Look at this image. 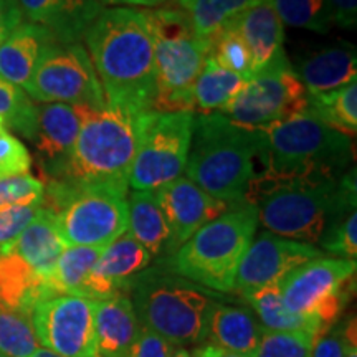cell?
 <instances>
[{"mask_svg": "<svg viewBox=\"0 0 357 357\" xmlns=\"http://www.w3.org/2000/svg\"><path fill=\"white\" fill-rule=\"evenodd\" d=\"M255 207L266 231L316 247L334 222L356 208V169L339 178L278 185Z\"/></svg>", "mask_w": 357, "mask_h": 357, "instance_id": "cell-5", "label": "cell"}, {"mask_svg": "<svg viewBox=\"0 0 357 357\" xmlns=\"http://www.w3.org/2000/svg\"><path fill=\"white\" fill-rule=\"evenodd\" d=\"M344 357H357V346H356V342H351V344L347 346Z\"/></svg>", "mask_w": 357, "mask_h": 357, "instance_id": "cell-50", "label": "cell"}, {"mask_svg": "<svg viewBox=\"0 0 357 357\" xmlns=\"http://www.w3.org/2000/svg\"><path fill=\"white\" fill-rule=\"evenodd\" d=\"M153 37L155 111H192V91L211 53V42L195 33L187 12L144 10Z\"/></svg>", "mask_w": 357, "mask_h": 357, "instance_id": "cell-8", "label": "cell"}, {"mask_svg": "<svg viewBox=\"0 0 357 357\" xmlns=\"http://www.w3.org/2000/svg\"><path fill=\"white\" fill-rule=\"evenodd\" d=\"M128 192L106 185L48 181L43 207L66 247H108L128 230Z\"/></svg>", "mask_w": 357, "mask_h": 357, "instance_id": "cell-9", "label": "cell"}, {"mask_svg": "<svg viewBox=\"0 0 357 357\" xmlns=\"http://www.w3.org/2000/svg\"><path fill=\"white\" fill-rule=\"evenodd\" d=\"M43 190L45 185L30 174L12 178H0V207L42 204Z\"/></svg>", "mask_w": 357, "mask_h": 357, "instance_id": "cell-40", "label": "cell"}, {"mask_svg": "<svg viewBox=\"0 0 357 357\" xmlns=\"http://www.w3.org/2000/svg\"><path fill=\"white\" fill-rule=\"evenodd\" d=\"M314 337L307 331H263L253 357H311Z\"/></svg>", "mask_w": 357, "mask_h": 357, "instance_id": "cell-37", "label": "cell"}, {"mask_svg": "<svg viewBox=\"0 0 357 357\" xmlns=\"http://www.w3.org/2000/svg\"><path fill=\"white\" fill-rule=\"evenodd\" d=\"M230 25L247 43L252 55L253 73L265 68L284 53L283 22L280 20L271 0H258L240 13Z\"/></svg>", "mask_w": 357, "mask_h": 357, "instance_id": "cell-23", "label": "cell"}, {"mask_svg": "<svg viewBox=\"0 0 357 357\" xmlns=\"http://www.w3.org/2000/svg\"><path fill=\"white\" fill-rule=\"evenodd\" d=\"M65 248L66 245L58 234L53 213L42 207L8 252L17 253L26 265L50 283V276Z\"/></svg>", "mask_w": 357, "mask_h": 357, "instance_id": "cell-27", "label": "cell"}, {"mask_svg": "<svg viewBox=\"0 0 357 357\" xmlns=\"http://www.w3.org/2000/svg\"><path fill=\"white\" fill-rule=\"evenodd\" d=\"M194 118L192 111H151L128 185L134 190H158L184 174Z\"/></svg>", "mask_w": 357, "mask_h": 357, "instance_id": "cell-11", "label": "cell"}, {"mask_svg": "<svg viewBox=\"0 0 357 357\" xmlns=\"http://www.w3.org/2000/svg\"><path fill=\"white\" fill-rule=\"evenodd\" d=\"M32 158L24 142L10 132L0 134V178H12L29 174Z\"/></svg>", "mask_w": 357, "mask_h": 357, "instance_id": "cell-41", "label": "cell"}, {"mask_svg": "<svg viewBox=\"0 0 357 357\" xmlns=\"http://www.w3.org/2000/svg\"><path fill=\"white\" fill-rule=\"evenodd\" d=\"M242 298L258 316V321L265 331H307L314 334L323 331L318 323L298 318L284 307L283 300H281L280 284L255 289V291L243 294Z\"/></svg>", "mask_w": 357, "mask_h": 357, "instance_id": "cell-29", "label": "cell"}, {"mask_svg": "<svg viewBox=\"0 0 357 357\" xmlns=\"http://www.w3.org/2000/svg\"><path fill=\"white\" fill-rule=\"evenodd\" d=\"M56 296L40 276L13 252L0 253V307L30 316L40 301Z\"/></svg>", "mask_w": 357, "mask_h": 357, "instance_id": "cell-25", "label": "cell"}, {"mask_svg": "<svg viewBox=\"0 0 357 357\" xmlns=\"http://www.w3.org/2000/svg\"><path fill=\"white\" fill-rule=\"evenodd\" d=\"M106 247H66L58 258L50 276V287L56 294L83 296L84 284L93 266ZM84 298V296H83Z\"/></svg>", "mask_w": 357, "mask_h": 357, "instance_id": "cell-30", "label": "cell"}, {"mask_svg": "<svg viewBox=\"0 0 357 357\" xmlns=\"http://www.w3.org/2000/svg\"><path fill=\"white\" fill-rule=\"evenodd\" d=\"M128 234L151 257L171 255V234L154 190H132L128 199Z\"/></svg>", "mask_w": 357, "mask_h": 357, "instance_id": "cell-26", "label": "cell"}, {"mask_svg": "<svg viewBox=\"0 0 357 357\" xmlns=\"http://www.w3.org/2000/svg\"><path fill=\"white\" fill-rule=\"evenodd\" d=\"M153 257L128 231L102 250L84 284V298L105 300L116 293H126L131 281L149 268Z\"/></svg>", "mask_w": 357, "mask_h": 357, "instance_id": "cell-17", "label": "cell"}, {"mask_svg": "<svg viewBox=\"0 0 357 357\" xmlns=\"http://www.w3.org/2000/svg\"><path fill=\"white\" fill-rule=\"evenodd\" d=\"M83 40L106 102L154 109V48L144 12L102 8Z\"/></svg>", "mask_w": 357, "mask_h": 357, "instance_id": "cell-2", "label": "cell"}, {"mask_svg": "<svg viewBox=\"0 0 357 357\" xmlns=\"http://www.w3.org/2000/svg\"><path fill=\"white\" fill-rule=\"evenodd\" d=\"M82 106L47 102L37 106V129L33 142L42 171L52 178L63 167L82 128Z\"/></svg>", "mask_w": 357, "mask_h": 357, "instance_id": "cell-18", "label": "cell"}, {"mask_svg": "<svg viewBox=\"0 0 357 357\" xmlns=\"http://www.w3.org/2000/svg\"><path fill=\"white\" fill-rule=\"evenodd\" d=\"M151 111L121 102H106L101 109L82 106L77 142L63 167L48 181L128 192L129 171Z\"/></svg>", "mask_w": 357, "mask_h": 357, "instance_id": "cell-4", "label": "cell"}, {"mask_svg": "<svg viewBox=\"0 0 357 357\" xmlns=\"http://www.w3.org/2000/svg\"><path fill=\"white\" fill-rule=\"evenodd\" d=\"M192 2H194V0H177V3L182 7V10H184V12L189 10V7L192 6Z\"/></svg>", "mask_w": 357, "mask_h": 357, "instance_id": "cell-51", "label": "cell"}, {"mask_svg": "<svg viewBox=\"0 0 357 357\" xmlns=\"http://www.w3.org/2000/svg\"><path fill=\"white\" fill-rule=\"evenodd\" d=\"M38 347L30 316L0 307V354L30 357Z\"/></svg>", "mask_w": 357, "mask_h": 357, "instance_id": "cell-35", "label": "cell"}, {"mask_svg": "<svg viewBox=\"0 0 357 357\" xmlns=\"http://www.w3.org/2000/svg\"><path fill=\"white\" fill-rule=\"evenodd\" d=\"M321 250L333 253L336 258L356 260L357 255V212H347L329 227L319 242Z\"/></svg>", "mask_w": 357, "mask_h": 357, "instance_id": "cell-38", "label": "cell"}, {"mask_svg": "<svg viewBox=\"0 0 357 357\" xmlns=\"http://www.w3.org/2000/svg\"><path fill=\"white\" fill-rule=\"evenodd\" d=\"M102 7L106 6H129V7H159L169 2V0H96Z\"/></svg>", "mask_w": 357, "mask_h": 357, "instance_id": "cell-46", "label": "cell"}, {"mask_svg": "<svg viewBox=\"0 0 357 357\" xmlns=\"http://www.w3.org/2000/svg\"><path fill=\"white\" fill-rule=\"evenodd\" d=\"M257 229L255 205L230 207L195 231L172 255L164 258L159 266L213 293H231L240 261Z\"/></svg>", "mask_w": 357, "mask_h": 357, "instance_id": "cell-6", "label": "cell"}, {"mask_svg": "<svg viewBox=\"0 0 357 357\" xmlns=\"http://www.w3.org/2000/svg\"><path fill=\"white\" fill-rule=\"evenodd\" d=\"M95 305L73 294L40 301L30 314L38 344L61 357H98Z\"/></svg>", "mask_w": 357, "mask_h": 357, "instance_id": "cell-14", "label": "cell"}, {"mask_svg": "<svg viewBox=\"0 0 357 357\" xmlns=\"http://www.w3.org/2000/svg\"><path fill=\"white\" fill-rule=\"evenodd\" d=\"M356 260L319 257L293 270L280 283L281 300L298 318L314 321L328 329L351 300Z\"/></svg>", "mask_w": 357, "mask_h": 357, "instance_id": "cell-10", "label": "cell"}, {"mask_svg": "<svg viewBox=\"0 0 357 357\" xmlns=\"http://www.w3.org/2000/svg\"><path fill=\"white\" fill-rule=\"evenodd\" d=\"M154 192L171 234V255L195 231L230 208V205L213 199L185 176Z\"/></svg>", "mask_w": 357, "mask_h": 357, "instance_id": "cell-16", "label": "cell"}, {"mask_svg": "<svg viewBox=\"0 0 357 357\" xmlns=\"http://www.w3.org/2000/svg\"><path fill=\"white\" fill-rule=\"evenodd\" d=\"M32 24L47 26L58 43H75L102 8L96 0H17Z\"/></svg>", "mask_w": 357, "mask_h": 357, "instance_id": "cell-21", "label": "cell"}, {"mask_svg": "<svg viewBox=\"0 0 357 357\" xmlns=\"http://www.w3.org/2000/svg\"><path fill=\"white\" fill-rule=\"evenodd\" d=\"M55 43L56 38L47 26L22 22L0 43V77L25 89L42 56Z\"/></svg>", "mask_w": 357, "mask_h": 357, "instance_id": "cell-20", "label": "cell"}, {"mask_svg": "<svg viewBox=\"0 0 357 357\" xmlns=\"http://www.w3.org/2000/svg\"><path fill=\"white\" fill-rule=\"evenodd\" d=\"M294 71L307 95L334 91L357 79L356 47L346 42L323 47L303 56Z\"/></svg>", "mask_w": 357, "mask_h": 357, "instance_id": "cell-22", "label": "cell"}, {"mask_svg": "<svg viewBox=\"0 0 357 357\" xmlns=\"http://www.w3.org/2000/svg\"><path fill=\"white\" fill-rule=\"evenodd\" d=\"M6 131H7V128H6V121H3V119L0 118V134L6 132Z\"/></svg>", "mask_w": 357, "mask_h": 357, "instance_id": "cell-52", "label": "cell"}, {"mask_svg": "<svg viewBox=\"0 0 357 357\" xmlns=\"http://www.w3.org/2000/svg\"><path fill=\"white\" fill-rule=\"evenodd\" d=\"M169 357H192L190 352L185 349V347H176L174 346V349L171 352V356Z\"/></svg>", "mask_w": 357, "mask_h": 357, "instance_id": "cell-49", "label": "cell"}, {"mask_svg": "<svg viewBox=\"0 0 357 357\" xmlns=\"http://www.w3.org/2000/svg\"><path fill=\"white\" fill-rule=\"evenodd\" d=\"M265 141L263 171L247 202L294 181H326L349 172L354 149L349 136L328 126L310 106L301 113L260 129Z\"/></svg>", "mask_w": 357, "mask_h": 357, "instance_id": "cell-1", "label": "cell"}, {"mask_svg": "<svg viewBox=\"0 0 357 357\" xmlns=\"http://www.w3.org/2000/svg\"><path fill=\"white\" fill-rule=\"evenodd\" d=\"M128 291L142 328L159 334L176 347L205 341L208 312L217 301V293L162 266L141 271Z\"/></svg>", "mask_w": 357, "mask_h": 357, "instance_id": "cell-7", "label": "cell"}, {"mask_svg": "<svg viewBox=\"0 0 357 357\" xmlns=\"http://www.w3.org/2000/svg\"><path fill=\"white\" fill-rule=\"evenodd\" d=\"M0 357H7V356H3V354H0Z\"/></svg>", "mask_w": 357, "mask_h": 357, "instance_id": "cell-53", "label": "cell"}, {"mask_svg": "<svg viewBox=\"0 0 357 357\" xmlns=\"http://www.w3.org/2000/svg\"><path fill=\"white\" fill-rule=\"evenodd\" d=\"M142 326L128 293L96 301L95 333L98 357H129Z\"/></svg>", "mask_w": 357, "mask_h": 357, "instance_id": "cell-19", "label": "cell"}, {"mask_svg": "<svg viewBox=\"0 0 357 357\" xmlns=\"http://www.w3.org/2000/svg\"><path fill=\"white\" fill-rule=\"evenodd\" d=\"M24 91L42 105L63 102L93 109L106 105L91 58L79 42L52 45Z\"/></svg>", "mask_w": 357, "mask_h": 357, "instance_id": "cell-13", "label": "cell"}, {"mask_svg": "<svg viewBox=\"0 0 357 357\" xmlns=\"http://www.w3.org/2000/svg\"><path fill=\"white\" fill-rule=\"evenodd\" d=\"M333 24L344 29H354L357 22V0H328Z\"/></svg>", "mask_w": 357, "mask_h": 357, "instance_id": "cell-45", "label": "cell"}, {"mask_svg": "<svg viewBox=\"0 0 357 357\" xmlns=\"http://www.w3.org/2000/svg\"><path fill=\"white\" fill-rule=\"evenodd\" d=\"M265 141L260 129L240 126L222 113L194 118L185 177L230 207L248 204L263 171Z\"/></svg>", "mask_w": 357, "mask_h": 357, "instance_id": "cell-3", "label": "cell"}, {"mask_svg": "<svg viewBox=\"0 0 357 357\" xmlns=\"http://www.w3.org/2000/svg\"><path fill=\"white\" fill-rule=\"evenodd\" d=\"M218 65L223 68L234 71L245 79H250L253 75V63L252 55L247 43L240 37L234 26L229 25L218 32L215 37L211 40V53H208Z\"/></svg>", "mask_w": 357, "mask_h": 357, "instance_id": "cell-36", "label": "cell"}, {"mask_svg": "<svg viewBox=\"0 0 357 357\" xmlns=\"http://www.w3.org/2000/svg\"><path fill=\"white\" fill-rule=\"evenodd\" d=\"M24 20V13L17 0H0V43Z\"/></svg>", "mask_w": 357, "mask_h": 357, "instance_id": "cell-44", "label": "cell"}, {"mask_svg": "<svg viewBox=\"0 0 357 357\" xmlns=\"http://www.w3.org/2000/svg\"><path fill=\"white\" fill-rule=\"evenodd\" d=\"M306 108V88L283 53L265 68L255 71L220 113L240 126L263 129Z\"/></svg>", "mask_w": 357, "mask_h": 357, "instance_id": "cell-12", "label": "cell"}, {"mask_svg": "<svg viewBox=\"0 0 357 357\" xmlns=\"http://www.w3.org/2000/svg\"><path fill=\"white\" fill-rule=\"evenodd\" d=\"M263 331L260 321L250 310L240 306L213 303L207 319V336L211 344L235 354L253 357L260 344Z\"/></svg>", "mask_w": 357, "mask_h": 357, "instance_id": "cell-24", "label": "cell"}, {"mask_svg": "<svg viewBox=\"0 0 357 357\" xmlns=\"http://www.w3.org/2000/svg\"><path fill=\"white\" fill-rule=\"evenodd\" d=\"M283 24L328 33L331 30L333 15L328 0H271Z\"/></svg>", "mask_w": 357, "mask_h": 357, "instance_id": "cell-34", "label": "cell"}, {"mask_svg": "<svg viewBox=\"0 0 357 357\" xmlns=\"http://www.w3.org/2000/svg\"><path fill=\"white\" fill-rule=\"evenodd\" d=\"M0 118L6 128L32 141L37 129V106L24 89L0 77Z\"/></svg>", "mask_w": 357, "mask_h": 357, "instance_id": "cell-33", "label": "cell"}, {"mask_svg": "<svg viewBox=\"0 0 357 357\" xmlns=\"http://www.w3.org/2000/svg\"><path fill=\"white\" fill-rule=\"evenodd\" d=\"M43 204L26 205H7L0 207V253H6L12 248L26 227L42 211Z\"/></svg>", "mask_w": 357, "mask_h": 357, "instance_id": "cell-39", "label": "cell"}, {"mask_svg": "<svg viewBox=\"0 0 357 357\" xmlns=\"http://www.w3.org/2000/svg\"><path fill=\"white\" fill-rule=\"evenodd\" d=\"M190 356L192 357H245V356L235 354V352L222 349V347L213 346V344L200 346L199 349H195Z\"/></svg>", "mask_w": 357, "mask_h": 357, "instance_id": "cell-47", "label": "cell"}, {"mask_svg": "<svg viewBox=\"0 0 357 357\" xmlns=\"http://www.w3.org/2000/svg\"><path fill=\"white\" fill-rule=\"evenodd\" d=\"M307 106L319 116L323 121L336 131L354 136L357 131V83L321 93L307 95Z\"/></svg>", "mask_w": 357, "mask_h": 357, "instance_id": "cell-31", "label": "cell"}, {"mask_svg": "<svg viewBox=\"0 0 357 357\" xmlns=\"http://www.w3.org/2000/svg\"><path fill=\"white\" fill-rule=\"evenodd\" d=\"M30 357H61V356H58V354H55V352L45 349V347H38V349L35 351Z\"/></svg>", "mask_w": 357, "mask_h": 357, "instance_id": "cell-48", "label": "cell"}, {"mask_svg": "<svg viewBox=\"0 0 357 357\" xmlns=\"http://www.w3.org/2000/svg\"><path fill=\"white\" fill-rule=\"evenodd\" d=\"M174 349L171 342L149 329L142 328L129 357H169Z\"/></svg>", "mask_w": 357, "mask_h": 357, "instance_id": "cell-43", "label": "cell"}, {"mask_svg": "<svg viewBox=\"0 0 357 357\" xmlns=\"http://www.w3.org/2000/svg\"><path fill=\"white\" fill-rule=\"evenodd\" d=\"M356 342V319L352 318L346 328L334 324L316 334L311 357H344L347 346Z\"/></svg>", "mask_w": 357, "mask_h": 357, "instance_id": "cell-42", "label": "cell"}, {"mask_svg": "<svg viewBox=\"0 0 357 357\" xmlns=\"http://www.w3.org/2000/svg\"><path fill=\"white\" fill-rule=\"evenodd\" d=\"M247 82L248 79L238 77L234 71L223 68L208 55L192 91L194 113H220L242 91Z\"/></svg>", "mask_w": 357, "mask_h": 357, "instance_id": "cell-28", "label": "cell"}, {"mask_svg": "<svg viewBox=\"0 0 357 357\" xmlns=\"http://www.w3.org/2000/svg\"><path fill=\"white\" fill-rule=\"evenodd\" d=\"M258 0H194L187 10L195 33L211 40Z\"/></svg>", "mask_w": 357, "mask_h": 357, "instance_id": "cell-32", "label": "cell"}, {"mask_svg": "<svg viewBox=\"0 0 357 357\" xmlns=\"http://www.w3.org/2000/svg\"><path fill=\"white\" fill-rule=\"evenodd\" d=\"M319 257H324L323 250L314 245L261 231L253 236L240 261L234 291L243 296L255 289L280 284L298 266Z\"/></svg>", "mask_w": 357, "mask_h": 357, "instance_id": "cell-15", "label": "cell"}]
</instances>
